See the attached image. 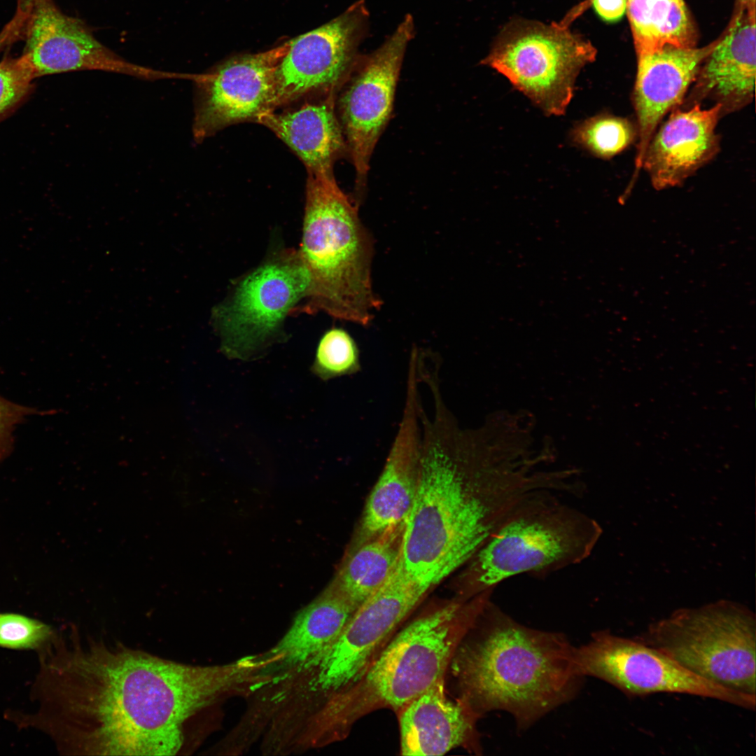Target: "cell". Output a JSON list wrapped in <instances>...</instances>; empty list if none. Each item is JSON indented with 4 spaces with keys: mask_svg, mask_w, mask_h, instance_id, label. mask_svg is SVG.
<instances>
[{
    "mask_svg": "<svg viewBox=\"0 0 756 756\" xmlns=\"http://www.w3.org/2000/svg\"><path fill=\"white\" fill-rule=\"evenodd\" d=\"M38 651L40 706L18 722L67 755L179 754L190 721L242 680L234 662L186 664L75 627Z\"/></svg>",
    "mask_w": 756,
    "mask_h": 756,
    "instance_id": "obj_1",
    "label": "cell"
},
{
    "mask_svg": "<svg viewBox=\"0 0 756 756\" xmlns=\"http://www.w3.org/2000/svg\"><path fill=\"white\" fill-rule=\"evenodd\" d=\"M433 414L421 407L416 495L404 522L401 566L430 590L467 564L524 498L552 491L547 470L487 424L461 428L434 392Z\"/></svg>",
    "mask_w": 756,
    "mask_h": 756,
    "instance_id": "obj_2",
    "label": "cell"
},
{
    "mask_svg": "<svg viewBox=\"0 0 756 756\" xmlns=\"http://www.w3.org/2000/svg\"><path fill=\"white\" fill-rule=\"evenodd\" d=\"M574 648L563 634L516 622L490 598L449 666L456 698L479 718L506 711L525 731L577 694Z\"/></svg>",
    "mask_w": 756,
    "mask_h": 756,
    "instance_id": "obj_3",
    "label": "cell"
},
{
    "mask_svg": "<svg viewBox=\"0 0 756 756\" xmlns=\"http://www.w3.org/2000/svg\"><path fill=\"white\" fill-rule=\"evenodd\" d=\"M488 598L480 594L444 601L394 634L356 681L330 696L321 717L324 739H342L373 711L388 708L397 713L445 679L458 646Z\"/></svg>",
    "mask_w": 756,
    "mask_h": 756,
    "instance_id": "obj_4",
    "label": "cell"
},
{
    "mask_svg": "<svg viewBox=\"0 0 756 756\" xmlns=\"http://www.w3.org/2000/svg\"><path fill=\"white\" fill-rule=\"evenodd\" d=\"M298 252L309 277L300 311L369 325L382 304L372 283L374 240L333 174L308 172Z\"/></svg>",
    "mask_w": 756,
    "mask_h": 756,
    "instance_id": "obj_5",
    "label": "cell"
},
{
    "mask_svg": "<svg viewBox=\"0 0 756 756\" xmlns=\"http://www.w3.org/2000/svg\"><path fill=\"white\" fill-rule=\"evenodd\" d=\"M552 493H535L510 512L468 562L461 597L495 589L519 574L556 571L589 556L601 534L600 526Z\"/></svg>",
    "mask_w": 756,
    "mask_h": 756,
    "instance_id": "obj_6",
    "label": "cell"
},
{
    "mask_svg": "<svg viewBox=\"0 0 756 756\" xmlns=\"http://www.w3.org/2000/svg\"><path fill=\"white\" fill-rule=\"evenodd\" d=\"M638 640L698 676L756 694V620L740 604L721 601L678 610L652 623Z\"/></svg>",
    "mask_w": 756,
    "mask_h": 756,
    "instance_id": "obj_7",
    "label": "cell"
},
{
    "mask_svg": "<svg viewBox=\"0 0 756 756\" xmlns=\"http://www.w3.org/2000/svg\"><path fill=\"white\" fill-rule=\"evenodd\" d=\"M570 22L517 18L507 23L481 63L505 76L546 115H564L581 69L596 49Z\"/></svg>",
    "mask_w": 756,
    "mask_h": 756,
    "instance_id": "obj_8",
    "label": "cell"
},
{
    "mask_svg": "<svg viewBox=\"0 0 756 756\" xmlns=\"http://www.w3.org/2000/svg\"><path fill=\"white\" fill-rule=\"evenodd\" d=\"M309 277L298 250L279 247L241 276L214 309L224 351L248 357L272 344L306 297Z\"/></svg>",
    "mask_w": 756,
    "mask_h": 756,
    "instance_id": "obj_9",
    "label": "cell"
},
{
    "mask_svg": "<svg viewBox=\"0 0 756 756\" xmlns=\"http://www.w3.org/2000/svg\"><path fill=\"white\" fill-rule=\"evenodd\" d=\"M573 659L579 676L602 680L628 696L679 693L755 708L756 696L704 679L641 640L608 631L594 632L587 643L574 648Z\"/></svg>",
    "mask_w": 756,
    "mask_h": 756,
    "instance_id": "obj_10",
    "label": "cell"
},
{
    "mask_svg": "<svg viewBox=\"0 0 756 756\" xmlns=\"http://www.w3.org/2000/svg\"><path fill=\"white\" fill-rule=\"evenodd\" d=\"M429 590L399 566L386 582L354 612L335 642L312 662L311 685L331 696L364 673Z\"/></svg>",
    "mask_w": 756,
    "mask_h": 756,
    "instance_id": "obj_11",
    "label": "cell"
},
{
    "mask_svg": "<svg viewBox=\"0 0 756 756\" xmlns=\"http://www.w3.org/2000/svg\"><path fill=\"white\" fill-rule=\"evenodd\" d=\"M414 31L413 18L408 14L380 47L361 57L341 88L338 120L359 191L365 186L372 154L391 118L402 60Z\"/></svg>",
    "mask_w": 756,
    "mask_h": 756,
    "instance_id": "obj_12",
    "label": "cell"
},
{
    "mask_svg": "<svg viewBox=\"0 0 756 756\" xmlns=\"http://www.w3.org/2000/svg\"><path fill=\"white\" fill-rule=\"evenodd\" d=\"M363 0L330 22L289 41L275 75L274 111L305 95L337 96L358 64L368 26Z\"/></svg>",
    "mask_w": 756,
    "mask_h": 756,
    "instance_id": "obj_13",
    "label": "cell"
},
{
    "mask_svg": "<svg viewBox=\"0 0 756 756\" xmlns=\"http://www.w3.org/2000/svg\"><path fill=\"white\" fill-rule=\"evenodd\" d=\"M22 57L34 78L75 71H102L155 80L181 79L178 72L134 64L99 42L81 20L62 13L53 0H33L26 11Z\"/></svg>",
    "mask_w": 756,
    "mask_h": 756,
    "instance_id": "obj_14",
    "label": "cell"
},
{
    "mask_svg": "<svg viewBox=\"0 0 756 756\" xmlns=\"http://www.w3.org/2000/svg\"><path fill=\"white\" fill-rule=\"evenodd\" d=\"M289 41L271 50L229 59L196 74L192 134L202 142L221 129L255 121L274 111L275 75Z\"/></svg>",
    "mask_w": 756,
    "mask_h": 756,
    "instance_id": "obj_15",
    "label": "cell"
},
{
    "mask_svg": "<svg viewBox=\"0 0 756 756\" xmlns=\"http://www.w3.org/2000/svg\"><path fill=\"white\" fill-rule=\"evenodd\" d=\"M418 383L416 369L410 365L402 419L384 468L367 500L359 542L404 523L413 505L421 448Z\"/></svg>",
    "mask_w": 756,
    "mask_h": 756,
    "instance_id": "obj_16",
    "label": "cell"
},
{
    "mask_svg": "<svg viewBox=\"0 0 756 756\" xmlns=\"http://www.w3.org/2000/svg\"><path fill=\"white\" fill-rule=\"evenodd\" d=\"M718 41L701 48L666 45L637 55L633 102L638 140L633 179L642 168L644 154L659 122L668 111L681 106Z\"/></svg>",
    "mask_w": 756,
    "mask_h": 756,
    "instance_id": "obj_17",
    "label": "cell"
},
{
    "mask_svg": "<svg viewBox=\"0 0 756 756\" xmlns=\"http://www.w3.org/2000/svg\"><path fill=\"white\" fill-rule=\"evenodd\" d=\"M755 8H736L680 107L686 108L711 100L720 106L722 116L752 102L755 83Z\"/></svg>",
    "mask_w": 756,
    "mask_h": 756,
    "instance_id": "obj_18",
    "label": "cell"
},
{
    "mask_svg": "<svg viewBox=\"0 0 756 756\" xmlns=\"http://www.w3.org/2000/svg\"><path fill=\"white\" fill-rule=\"evenodd\" d=\"M721 117L719 104L671 111L654 133L642 162L654 188L681 184L715 156L720 147L715 128Z\"/></svg>",
    "mask_w": 756,
    "mask_h": 756,
    "instance_id": "obj_19",
    "label": "cell"
},
{
    "mask_svg": "<svg viewBox=\"0 0 756 756\" xmlns=\"http://www.w3.org/2000/svg\"><path fill=\"white\" fill-rule=\"evenodd\" d=\"M402 755H442L462 747L480 755L479 718L459 699H451L440 680L398 713Z\"/></svg>",
    "mask_w": 756,
    "mask_h": 756,
    "instance_id": "obj_20",
    "label": "cell"
},
{
    "mask_svg": "<svg viewBox=\"0 0 756 756\" xmlns=\"http://www.w3.org/2000/svg\"><path fill=\"white\" fill-rule=\"evenodd\" d=\"M336 96L307 102L296 110L260 115L256 122L271 130L302 160L309 172L333 174V164L347 152L338 118Z\"/></svg>",
    "mask_w": 756,
    "mask_h": 756,
    "instance_id": "obj_21",
    "label": "cell"
},
{
    "mask_svg": "<svg viewBox=\"0 0 756 756\" xmlns=\"http://www.w3.org/2000/svg\"><path fill=\"white\" fill-rule=\"evenodd\" d=\"M356 608L330 584L294 618L279 641L261 659L282 668H306L335 642Z\"/></svg>",
    "mask_w": 756,
    "mask_h": 756,
    "instance_id": "obj_22",
    "label": "cell"
},
{
    "mask_svg": "<svg viewBox=\"0 0 756 756\" xmlns=\"http://www.w3.org/2000/svg\"><path fill=\"white\" fill-rule=\"evenodd\" d=\"M404 523L356 544L330 583L357 609L400 563Z\"/></svg>",
    "mask_w": 756,
    "mask_h": 756,
    "instance_id": "obj_23",
    "label": "cell"
},
{
    "mask_svg": "<svg viewBox=\"0 0 756 756\" xmlns=\"http://www.w3.org/2000/svg\"><path fill=\"white\" fill-rule=\"evenodd\" d=\"M636 55L666 45L695 47L698 32L685 0H626Z\"/></svg>",
    "mask_w": 756,
    "mask_h": 756,
    "instance_id": "obj_24",
    "label": "cell"
},
{
    "mask_svg": "<svg viewBox=\"0 0 756 756\" xmlns=\"http://www.w3.org/2000/svg\"><path fill=\"white\" fill-rule=\"evenodd\" d=\"M636 135L637 129L629 120L608 113L577 123L570 133L575 145L602 159H610L623 151Z\"/></svg>",
    "mask_w": 756,
    "mask_h": 756,
    "instance_id": "obj_25",
    "label": "cell"
},
{
    "mask_svg": "<svg viewBox=\"0 0 756 756\" xmlns=\"http://www.w3.org/2000/svg\"><path fill=\"white\" fill-rule=\"evenodd\" d=\"M24 17L15 15L0 32V51L22 36ZM34 79L23 57H4L0 60V118L28 94Z\"/></svg>",
    "mask_w": 756,
    "mask_h": 756,
    "instance_id": "obj_26",
    "label": "cell"
},
{
    "mask_svg": "<svg viewBox=\"0 0 756 756\" xmlns=\"http://www.w3.org/2000/svg\"><path fill=\"white\" fill-rule=\"evenodd\" d=\"M312 370L323 380L358 372L359 351L351 335L342 328L326 331L318 342Z\"/></svg>",
    "mask_w": 756,
    "mask_h": 756,
    "instance_id": "obj_27",
    "label": "cell"
},
{
    "mask_svg": "<svg viewBox=\"0 0 756 756\" xmlns=\"http://www.w3.org/2000/svg\"><path fill=\"white\" fill-rule=\"evenodd\" d=\"M55 633L52 627L40 620L18 613H0L1 648L39 650Z\"/></svg>",
    "mask_w": 756,
    "mask_h": 756,
    "instance_id": "obj_28",
    "label": "cell"
},
{
    "mask_svg": "<svg viewBox=\"0 0 756 756\" xmlns=\"http://www.w3.org/2000/svg\"><path fill=\"white\" fill-rule=\"evenodd\" d=\"M45 414L36 409L16 404L0 396V457L13 447V432L26 416Z\"/></svg>",
    "mask_w": 756,
    "mask_h": 756,
    "instance_id": "obj_29",
    "label": "cell"
},
{
    "mask_svg": "<svg viewBox=\"0 0 756 756\" xmlns=\"http://www.w3.org/2000/svg\"><path fill=\"white\" fill-rule=\"evenodd\" d=\"M584 3L606 22H615L626 13V0H587Z\"/></svg>",
    "mask_w": 756,
    "mask_h": 756,
    "instance_id": "obj_30",
    "label": "cell"
},
{
    "mask_svg": "<svg viewBox=\"0 0 756 756\" xmlns=\"http://www.w3.org/2000/svg\"><path fill=\"white\" fill-rule=\"evenodd\" d=\"M755 8V0H737L736 8Z\"/></svg>",
    "mask_w": 756,
    "mask_h": 756,
    "instance_id": "obj_31",
    "label": "cell"
},
{
    "mask_svg": "<svg viewBox=\"0 0 756 756\" xmlns=\"http://www.w3.org/2000/svg\"><path fill=\"white\" fill-rule=\"evenodd\" d=\"M31 1L32 0H18L17 7L26 10L30 6Z\"/></svg>",
    "mask_w": 756,
    "mask_h": 756,
    "instance_id": "obj_32",
    "label": "cell"
}]
</instances>
